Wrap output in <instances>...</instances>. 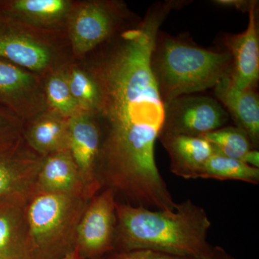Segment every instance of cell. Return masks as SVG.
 I'll list each match as a JSON object with an SVG mask.
<instances>
[{"instance_id": "obj_1", "label": "cell", "mask_w": 259, "mask_h": 259, "mask_svg": "<svg viewBox=\"0 0 259 259\" xmlns=\"http://www.w3.org/2000/svg\"><path fill=\"white\" fill-rule=\"evenodd\" d=\"M178 8L177 0L154 3L143 20L122 30L88 69L101 94L96 117L102 129V151L107 155L136 161L154 154L164 103L150 60L160 27Z\"/></svg>"}, {"instance_id": "obj_2", "label": "cell", "mask_w": 259, "mask_h": 259, "mask_svg": "<svg viewBox=\"0 0 259 259\" xmlns=\"http://www.w3.org/2000/svg\"><path fill=\"white\" fill-rule=\"evenodd\" d=\"M114 248L121 251L157 250L179 256L201 259L211 245V222L205 210L191 199L171 211L155 210L116 202Z\"/></svg>"}, {"instance_id": "obj_3", "label": "cell", "mask_w": 259, "mask_h": 259, "mask_svg": "<svg viewBox=\"0 0 259 259\" xmlns=\"http://www.w3.org/2000/svg\"><path fill=\"white\" fill-rule=\"evenodd\" d=\"M151 69L163 103L177 97L214 88L231 76L232 57L228 51L204 49L187 37L158 32Z\"/></svg>"}, {"instance_id": "obj_4", "label": "cell", "mask_w": 259, "mask_h": 259, "mask_svg": "<svg viewBox=\"0 0 259 259\" xmlns=\"http://www.w3.org/2000/svg\"><path fill=\"white\" fill-rule=\"evenodd\" d=\"M89 202L66 194L32 196L26 207L32 259H63L76 249L78 227Z\"/></svg>"}, {"instance_id": "obj_5", "label": "cell", "mask_w": 259, "mask_h": 259, "mask_svg": "<svg viewBox=\"0 0 259 259\" xmlns=\"http://www.w3.org/2000/svg\"><path fill=\"white\" fill-rule=\"evenodd\" d=\"M125 11V5L115 2H89L73 8L68 23L75 55H85L111 38Z\"/></svg>"}, {"instance_id": "obj_6", "label": "cell", "mask_w": 259, "mask_h": 259, "mask_svg": "<svg viewBox=\"0 0 259 259\" xmlns=\"http://www.w3.org/2000/svg\"><path fill=\"white\" fill-rule=\"evenodd\" d=\"M230 116L216 99L184 95L164 104V120L160 134L202 137L224 127Z\"/></svg>"}, {"instance_id": "obj_7", "label": "cell", "mask_w": 259, "mask_h": 259, "mask_svg": "<svg viewBox=\"0 0 259 259\" xmlns=\"http://www.w3.org/2000/svg\"><path fill=\"white\" fill-rule=\"evenodd\" d=\"M116 194L107 188L90 199L78 227L76 249L81 259L95 258L113 250Z\"/></svg>"}, {"instance_id": "obj_8", "label": "cell", "mask_w": 259, "mask_h": 259, "mask_svg": "<svg viewBox=\"0 0 259 259\" xmlns=\"http://www.w3.org/2000/svg\"><path fill=\"white\" fill-rule=\"evenodd\" d=\"M0 59L35 74L54 71L55 49L23 30V26L0 13Z\"/></svg>"}, {"instance_id": "obj_9", "label": "cell", "mask_w": 259, "mask_h": 259, "mask_svg": "<svg viewBox=\"0 0 259 259\" xmlns=\"http://www.w3.org/2000/svg\"><path fill=\"white\" fill-rule=\"evenodd\" d=\"M0 105L23 122L47 112L44 84L39 74L0 59Z\"/></svg>"}, {"instance_id": "obj_10", "label": "cell", "mask_w": 259, "mask_h": 259, "mask_svg": "<svg viewBox=\"0 0 259 259\" xmlns=\"http://www.w3.org/2000/svg\"><path fill=\"white\" fill-rule=\"evenodd\" d=\"M69 151L92 195L102 188L99 171L102 133L96 116L81 112L68 119Z\"/></svg>"}, {"instance_id": "obj_11", "label": "cell", "mask_w": 259, "mask_h": 259, "mask_svg": "<svg viewBox=\"0 0 259 259\" xmlns=\"http://www.w3.org/2000/svg\"><path fill=\"white\" fill-rule=\"evenodd\" d=\"M44 156L23 145L0 153V204L28 202L36 193L37 175Z\"/></svg>"}, {"instance_id": "obj_12", "label": "cell", "mask_w": 259, "mask_h": 259, "mask_svg": "<svg viewBox=\"0 0 259 259\" xmlns=\"http://www.w3.org/2000/svg\"><path fill=\"white\" fill-rule=\"evenodd\" d=\"M258 2L252 0L248 10L246 30L223 37L226 50L231 54L232 71L230 78L237 88L257 89L259 80Z\"/></svg>"}, {"instance_id": "obj_13", "label": "cell", "mask_w": 259, "mask_h": 259, "mask_svg": "<svg viewBox=\"0 0 259 259\" xmlns=\"http://www.w3.org/2000/svg\"><path fill=\"white\" fill-rule=\"evenodd\" d=\"M36 193L78 196L88 200L93 197L69 150L44 157L37 175Z\"/></svg>"}, {"instance_id": "obj_14", "label": "cell", "mask_w": 259, "mask_h": 259, "mask_svg": "<svg viewBox=\"0 0 259 259\" xmlns=\"http://www.w3.org/2000/svg\"><path fill=\"white\" fill-rule=\"evenodd\" d=\"M216 100L224 107L237 127L249 138L254 149L259 146V97L256 89L241 90L227 76L214 87Z\"/></svg>"}, {"instance_id": "obj_15", "label": "cell", "mask_w": 259, "mask_h": 259, "mask_svg": "<svg viewBox=\"0 0 259 259\" xmlns=\"http://www.w3.org/2000/svg\"><path fill=\"white\" fill-rule=\"evenodd\" d=\"M170 160V171L185 180L199 179L214 148L202 137L160 134L158 139Z\"/></svg>"}, {"instance_id": "obj_16", "label": "cell", "mask_w": 259, "mask_h": 259, "mask_svg": "<svg viewBox=\"0 0 259 259\" xmlns=\"http://www.w3.org/2000/svg\"><path fill=\"white\" fill-rule=\"evenodd\" d=\"M27 204H0V259H32Z\"/></svg>"}, {"instance_id": "obj_17", "label": "cell", "mask_w": 259, "mask_h": 259, "mask_svg": "<svg viewBox=\"0 0 259 259\" xmlns=\"http://www.w3.org/2000/svg\"><path fill=\"white\" fill-rule=\"evenodd\" d=\"M72 9V3L67 0L0 2V13L19 23L40 28L56 26L68 20Z\"/></svg>"}, {"instance_id": "obj_18", "label": "cell", "mask_w": 259, "mask_h": 259, "mask_svg": "<svg viewBox=\"0 0 259 259\" xmlns=\"http://www.w3.org/2000/svg\"><path fill=\"white\" fill-rule=\"evenodd\" d=\"M24 137L32 151L45 156L69 150L68 119L47 111L30 120Z\"/></svg>"}, {"instance_id": "obj_19", "label": "cell", "mask_w": 259, "mask_h": 259, "mask_svg": "<svg viewBox=\"0 0 259 259\" xmlns=\"http://www.w3.org/2000/svg\"><path fill=\"white\" fill-rule=\"evenodd\" d=\"M199 178L241 181L256 185L259 184V168L250 166L241 160L214 153L204 165Z\"/></svg>"}, {"instance_id": "obj_20", "label": "cell", "mask_w": 259, "mask_h": 259, "mask_svg": "<svg viewBox=\"0 0 259 259\" xmlns=\"http://www.w3.org/2000/svg\"><path fill=\"white\" fill-rule=\"evenodd\" d=\"M64 70L70 92L81 111L96 116L101 104V94L93 74L89 70L76 66Z\"/></svg>"}, {"instance_id": "obj_21", "label": "cell", "mask_w": 259, "mask_h": 259, "mask_svg": "<svg viewBox=\"0 0 259 259\" xmlns=\"http://www.w3.org/2000/svg\"><path fill=\"white\" fill-rule=\"evenodd\" d=\"M44 88L48 111L66 119L82 112L70 92L65 70L55 69L49 72Z\"/></svg>"}, {"instance_id": "obj_22", "label": "cell", "mask_w": 259, "mask_h": 259, "mask_svg": "<svg viewBox=\"0 0 259 259\" xmlns=\"http://www.w3.org/2000/svg\"><path fill=\"white\" fill-rule=\"evenodd\" d=\"M202 137L211 144L214 153L241 161L250 150L254 149L248 136L236 126H224Z\"/></svg>"}, {"instance_id": "obj_23", "label": "cell", "mask_w": 259, "mask_h": 259, "mask_svg": "<svg viewBox=\"0 0 259 259\" xmlns=\"http://www.w3.org/2000/svg\"><path fill=\"white\" fill-rule=\"evenodd\" d=\"M23 122L0 105V153L23 144Z\"/></svg>"}, {"instance_id": "obj_24", "label": "cell", "mask_w": 259, "mask_h": 259, "mask_svg": "<svg viewBox=\"0 0 259 259\" xmlns=\"http://www.w3.org/2000/svg\"><path fill=\"white\" fill-rule=\"evenodd\" d=\"M112 259H195L190 257L168 254L157 250L137 249L121 251Z\"/></svg>"}, {"instance_id": "obj_25", "label": "cell", "mask_w": 259, "mask_h": 259, "mask_svg": "<svg viewBox=\"0 0 259 259\" xmlns=\"http://www.w3.org/2000/svg\"><path fill=\"white\" fill-rule=\"evenodd\" d=\"M212 3L218 6L232 8L242 13H248L252 0H214Z\"/></svg>"}, {"instance_id": "obj_26", "label": "cell", "mask_w": 259, "mask_h": 259, "mask_svg": "<svg viewBox=\"0 0 259 259\" xmlns=\"http://www.w3.org/2000/svg\"><path fill=\"white\" fill-rule=\"evenodd\" d=\"M201 259H236L221 246L211 245L207 253Z\"/></svg>"}, {"instance_id": "obj_27", "label": "cell", "mask_w": 259, "mask_h": 259, "mask_svg": "<svg viewBox=\"0 0 259 259\" xmlns=\"http://www.w3.org/2000/svg\"><path fill=\"white\" fill-rule=\"evenodd\" d=\"M242 161L254 168H259V151L258 149H251L245 155Z\"/></svg>"}, {"instance_id": "obj_28", "label": "cell", "mask_w": 259, "mask_h": 259, "mask_svg": "<svg viewBox=\"0 0 259 259\" xmlns=\"http://www.w3.org/2000/svg\"><path fill=\"white\" fill-rule=\"evenodd\" d=\"M63 259H81L79 256V253H78L77 249L74 250V251L71 252L69 255H66L65 258Z\"/></svg>"}]
</instances>
